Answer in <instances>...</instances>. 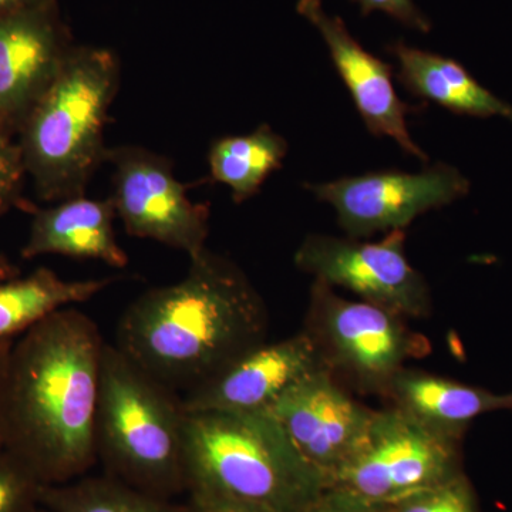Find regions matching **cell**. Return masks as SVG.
Instances as JSON below:
<instances>
[{
    "mask_svg": "<svg viewBox=\"0 0 512 512\" xmlns=\"http://www.w3.org/2000/svg\"><path fill=\"white\" fill-rule=\"evenodd\" d=\"M99 326L60 309L13 343L6 384L5 448L43 485L87 476L96 464Z\"/></svg>",
    "mask_w": 512,
    "mask_h": 512,
    "instance_id": "1",
    "label": "cell"
},
{
    "mask_svg": "<svg viewBox=\"0 0 512 512\" xmlns=\"http://www.w3.org/2000/svg\"><path fill=\"white\" fill-rule=\"evenodd\" d=\"M268 309L245 272L205 248L181 281L138 296L117 348L181 397L266 342Z\"/></svg>",
    "mask_w": 512,
    "mask_h": 512,
    "instance_id": "2",
    "label": "cell"
},
{
    "mask_svg": "<svg viewBox=\"0 0 512 512\" xmlns=\"http://www.w3.org/2000/svg\"><path fill=\"white\" fill-rule=\"evenodd\" d=\"M184 466L187 494L220 495L274 512H302L328 488L269 412L187 413Z\"/></svg>",
    "mask_w": 512,
    "mask_h": 512,
    "instance_id": "3",
    "label": "cell"
},
{
    "mask_svg": "<svg viewBox=\"0 0 512 512\" xmlns=\"http://www.w3.org/2000/svg\"><path fill=\"white\" fill-rule=\"evenodd\" d=\"M120 86V63L104 47H73L22 124L26 171L40 197L84 195L106 161L104 130Z\"/></svg>",
    "mask_w": 512,
    "mask_h": 512,
    "instance_id": "4",
    "label": "cell"
},
{
    "mask_svg": "<svg viewBox=\"0 0 512 512\" xmlns=\"http://www.w3.org/2000/svg\"><path fill=\"white\" fill-rule=\"evenodd\" d=\"M185 416L180 394L104 345L96 450L107 476L164 500L187 494Z\"/></svg>",
    "mask_w": 512,
    "mask_h": 512,
    "instance_id": "5",
    "label": "cell"
},
{
    "mask_svg": "<svg viewBox=\"0 0 512 512\" xmlns=\"http://www.w3.org/2000/svg\"><path fill=\"white\" fill-rule=\"evenodd\" d=\"M403 316L382 306L342 298L313 282L305 332L336 379L383 396L410 359L430 352L429 340L407 328Z\"/></svg>",
    "mask_w": 512,
    "mask_h": 512,
    "instance_id": "6",
    "label": "cell"
},
{
    "mask_svg": "<svg viewBox=\"0 0 512 512\" xmlns=\"http://www.w3.org/2000/svg\"><path fill=\"white\" fill-rule=\"evenodd\" d=\"M461 437L427 426L397 407L376 410L365 439L329 478L328 488L394 505L456 476Z\"/></svg>",
    "mask_w": 512,
    "mask_h": 512,
    "instance_id": "7",
    "label": "cell"
},
{
    "mask_svg": "<svg viewBox=\"0 0 512 512\" xmlns=\"http://www.w3.org/2000/svg\"><path fill=\"white\" fill-rule=\"evenodd\" d=\"M113 202L131 237L151 239L190 256L207 248L210 208L191 201L167 157L140 146L109 148Z\"/></svg>",
    "mask_w": 512,
    "mask_h": 512,
    "instance_id": "8",
    "label": "cell"
},
{
    "mask_svg": "<svg viewBox=\"0 0 512 512\" xmlns=\"http://www.w3.org/2000/svg\"><path fill=\"white\" fill-rule=\"evenodd\" d=\"M404 242V229L387 232L379 242L308 235L296 251L295 265L315 281L348 289L360 301L406 319L426 318L433 308L429 284L407 259Z\"/></svg>",
    "mask_w": 512,
    "mask_h": 512,
    "instance_id": "9",
    "label": "cell"
},
{
    "mask_svg": "<svg viewBox=\"0 0 512 512\" xmlns=\"http://www.w3.org/2000/svg\"><path fill=\"white\" fill-rule=\"evenodd\" d=\"M303 187L332 205L340 228L359 239L407 228L420 215L466 197L471 184L453 165L437 163L420 173L369 171Z\"/></svg>",
    "mask_w": 512,
    "mask_h": 512,
    "instance_id": "10",
    "label": "cell"
},
{
    "mask_svg": "<svg viewBox=\"0 0 512 512\" xmlns=\"http://www.w3.org/2000/svg\"><path fill=\"white\" fill-rule=\"evenodd\" d=\"M268 412L329 484L362 444L376 410L356 402L323 366L293 383Z\"/></svg>",
    "mask_w": 512,
    "mask_h": 512,
    "instance_id": "11",
    "label": "cell"
},
{
    "mask_svg": "<svg viewBox=\"0 0 512 512\" xmlns=\"http://www.w3.org/2000/svg\"><path fill=\"white\" fill-rule=\"evenodd\" d=\"M296 10L325 40L333 66L367 130L376 137L393 138L407 154L427 163L429 157L410 136L407 123V117L426 109V103H404L394 89L392 64L367 52L339 16H329L323 10L322 0H299Z\"/></svg>",
    "mask_w": 512,
    "mask_h": 512,
    "instance_id": "12",
    "label": "cell"
},
{
    "mask_svg": "<svg viewBox=\"0 0 512 512\" xmlns=\"http://www.w3.org/2000/svg\"><path fill=\"white\" fill-rule=\"evenodd\" d=\"M325 366L316 343L303 330L255 346L207 383L183 396L187 413L268 412L293 383Z\"/></svg>",
    "mask_w": 512,
    "mask_h": 512,
    "instance_id": "13",
    "label": "cell"
},
{
    "mask_svg": "<svg viewBox=\"0 0 512 512\" xmlns=\"http://www.w3.org/2000/svg\"><path fill=\"white\" fill-rule=\"evenodd\" d=\"M72 49L56 0L0 18V130L22 127Z\"/></svg>",
    "mask_w": 512,
    "mask_h": 512,
    "instance_id": "14",
    "label": "cell"
},
{
    "mask_svg": "<svg viewBox=\"0 0 512 512\" xmlns=\"http://www.w3.org/2000/svg\"><path fill=\"white\" fill-rule=\"evenodd\" d=\"M116 218L110 198L93 200L80 195L59 201L36 212L22 249L23 258L63 255L96 259L111 268L124 269L130 259L117 242Z\"/></svg>",
    "mask_w": 512,
    "mask_h": 512,
    "instance_id": "15",
    "label": "cell"
},
{
    "mask_svg": "<svg viewBox=\"0 0 512 512\" xmlns=\"http://www.w3.org/2000/svg\"><path fill=\"white\" fill-rule=\"evenodd\" d=\"M383 396L427 426L460 437L477 417L512 410V392L497 394L406 367L393 377Z\"/></svg>",
    "mask_w": 512,
    "mask_h": 512,
    "instance_id": "16",
    "label": "cell"
},
{
    "mask_svg": "<svg viewBox=\"0 0 512 512\" xmlns=\"http://www.w3.org/2000/svg\"><path fill=\"white\" fill-rule=\"evenodd\" d=\"M386 52L397 60V82L414 97L460 116H498L512 121V104L481 86L457 60L406 45L403 40L389 43Z\"/></svg>",
    "mask_w": 512,
    "mask_h": 512,
    "instance_id": "17",
    "label": "cell"
},
{
    "mask_svg": "<svg viewBox=\"0 0 512 512\" xmlns=\"http://www.w3.org/2000/svg\"><path fill=\"white\" fill-rule=\"evenodd\" d=\"M116 278L66 281L52 269L0 282V340L16 339L60 309L90 301Z\"/></svg>",
    "mask_w": 512,
    "mask_h": 512,
    "instance_id": "18",
    "label": "cell"
},
{
    "mask_svg": "<svg viewBox=\"0 0 512 512\" xmlns=\"http://www.w3.org/2000/svg\"><path fill=\"white\" fill-rule=\"evenodd\" d=\"M288 150V141L268 124L245 136L218 138L208 153L212 180L227 185L235 204H242L255 197L269 175L282 168Z\"/></svg>",
    "mask_w": 512,
    "mask_h": 512,
    "instance_id": "19",
    "label": "cell"
},
{
    "mask_svg": "<svg viewBox=\"0 0 512 512\" xmlns=\"http://www.w3.org/2000/svg\"><path fill=\"white\" fill-rule=\"evenodd\" d=\"M40 505L52 512H181L183 504L154 497L107 476L43 485Z\"/></svg>",
    "mask_w": 512,
    "mask_h": 512,
    "instance_id": "20",
    "label": "cell"
},
{
    "mask_svg": "<svg viewBox=\"0 0 512 512\" xmlns=\"http://www.w3.org/2000/svg\"><path fill=\"white\" fill-rule=\"evenodd\" d=\"M43 484L18 457L0 450V512H35Z\"/></svg>",
    "mask_w": 512,
    "mask_h": 512,
    "instance_id": "21",
    "label": "cell"
},
{
    "mask_svg": "<svg viewBox=\"0 0 512 512\" xmlns=\"http://www.w3.org/2000/svg\"><path fill=\"white\" fill-rule=\"evenodd\" d=\"M393 512H476L466 478L456 474L393 505Z\"/></svg>",
    "mask_w": 512,
    "mask_h": 512,
    "instance_id": "22",
    "label": "cell"
},
{
    "mask_svg": "<svg viewBox=\"0 0 512 512\" xmlns=\"http://www.w3.org/2000/svg\"><path fill=\"white\" fill-rule=\"evenodd\" d=\"M22 150L10 141L9 133L0 130V215L12 201L25 173Z\"/></svg>",
    "mask_w": 512,
    "mask_h": 512,
    "instance_id": "23",
    "label": "cell"
},
{
    "mask_svg": "<svg viewBox=\"0 0 512 512\" xmlns=\"http://www.w3.org/2000/svg\"><path fill=\"white\" fill-rule=\"evenodd\" d=\"M352 2L359 3L362 16H369L370 13L379 10L407 28L423 33H429L431 30L430 19L417 8L414 0H352Z\"/></svg>",
    "mask_w": 512,
    "mask_h": 512,
    "instance_id": "24",
    "label": "cell"
},
{
    "mask_svg": "<svg viewBox=\"0 0 512 512\" xmlns=\"http://www.w3.org/2000/svg\"><path fill=\"white\" fill-rule=\"evenodd\" d=\"M302 512H393V505L370 503L345 491L326 488Z\"/></svg>",
    "mask_w": 512,
    "mask_h": 512,
    "instance_id": "25",
    "label": "cell"
},
{
    "mask_svg": "<svg viewBox=\"0 0 512 512\" xmlns=\"http://www.w3.org/2000/svg\"><path fill=\"white\" fill-rule=\"evenodd\" d=\"M181 512H274L259 505L220 495L188 493Z\"/></svg>",
    "mask_w": 512,
    "mask_h": 512,
    "instance_id": "26",
    "label": "cell"
},
{
    "mask_svg": "<svg viewBox=\"0 0 512 512\" xmlns=\"http://www.w3.org/2000/svg\"><path fill=\"white\" fill-rule=\"evenodd\" d=\"M15 340H0V450L5 447L6 384H8L10 353Z\"/></svg>",
    "mask_w": 512,
    "mask_h": 512,
    "instance_id": "27",
    "label": "cell"
},
{
    "mask_svg": "<svg viewBox=\"0 0 512 512\" xmlns=\"http://www.w3.org/2000/svg\"><path fill=\"white\" fill-rule=\"evenodd\" d=\"M49 2H53V0H0V18Z\"/></svg>",
    "mask_w": 512,
    "mask_h": 512,
    "instance_id": "28",
    "label": "cell"
},
{
    "mask_svg": "<svg viewBox=\"0 0 512 512\" xmlns=\"http://www.w3.org/2000/svg\"><path fill=\"white\" fill-rule=\"evenodd\" d=\"M19 275V269L16 268L5 256H0V282L8 281Z\"/></svg>",
    "mask_w": 512,
    "mask_h": 512,
    "instance_id": "29",
    "label": "cell"
},
{
    "mask_svg": "<svg viewBox=\"0 0 512 512\" xmlns=\"http://www.w3.org/2000/svg\"><path fill=\"white\" fill-rule=\"evenodd\" d=\"M35 512H52V511L47 510V508L43 507V508H37V510Z\"/></svg>",
    "mask_w": 512,
    "mask_h": 512,
    "instance_id": "30",
    "label": "cell"
}]
</instances>
